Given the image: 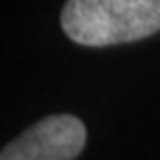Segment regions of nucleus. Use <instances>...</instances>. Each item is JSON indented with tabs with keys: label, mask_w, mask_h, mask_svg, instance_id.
Returning <instances> with one entry per match:
<instances>
[{
	"label": "nucleus",
	"mask_w": 160,
	"mask_h": 160,
	"mask_svg": "<svg viewBox=\"0 0 160 160\" xmlns=\"http://www.w3.org/2000/svg\"><path fill=\"white\" fill-rule=\"evenodd\" d=\"M85 141L87 129L81 120L70 114H56L33 123L8 143L0 160H75Z\"/></svg>",
	"instance_id": "2"
},
{
	"label": "nucleus",
	"mask_w": 160,
	"mask_h": 160,
	"mask_svg": "<svg viewBox=\"0 0 160 160\" xmlns=\"http://www.w3.org/2000/svg\"><path fill=\"white\" fill-rule=\"evenodd\" d=\"M62 29L85 47L139 41L160 31V0H72L62 10Z\"/></svg>",
	"instance_id": "1"
}]
</instances>
